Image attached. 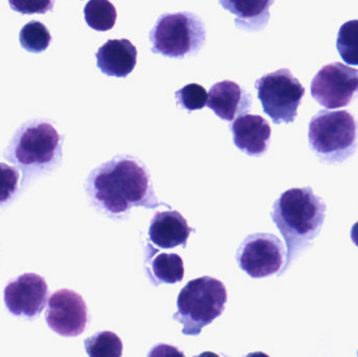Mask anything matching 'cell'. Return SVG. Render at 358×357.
I'll return each mask as SVG.
<instances>
[{"label":"cell","mask_w":358,"mask_h":357,"mask_svg":"<svg viewBox=\"0 0 358 357\" xmlns=\"http://www.w3.org/2000/svg\"><path fill=\"white\" fill-rule=\"evenodd\" d=\"M85 190L94 207L111 217H122L134 207L167 205L157 201L146 166L130 155H117L92 170Z\"/></svg>","instance_id":"obj_1"},{"label":"cell","mask_w":358,"mask_h":357,"mask_svg":"<svg viewBox=\"0 0 358 357\" xmlns=\"http://www.w3.org/2000/svg\"><path fill=\"white\" fill-rule=\"evenodd\" d=\"M271 218L287 245V264L319 236L326 218V205L310 187L282 193L275 201Z\"/></svg>","instance_id":"obj_2"},{"label":"cell","mask_w":358,"mask_h":357,"mask_svg":"<svg viewBox=\"0 0 358 357\" xmlns=\"http://www.w3.org/2000/svg\"><path fill=\"white\" fill-rule=\"evenodd\" d=\"M309 145L326 163H343L358 146V122L347 110H321L309 123Z\"/></svg>","instance_id":"obj_3"},{"label":"cell","mask_w":358,"mask_h":357,"mask_svg":"<svg viewBox=\"0 0 358 357\" xmlns=\"http://www.w3.org/2000/svg\"><path fill=\"white\" fill-rule=\"evenodd\" d=\"M227 301V289L221 281L201 277L189 281L178 295V312L173 319L182 323L183 335H198L204 326L222 314Z\"/></svg>","instance_id":"obj_4"},{"label":"cell","mask_w":358,"mask_h":357,"mask_svg":"<svg viewBox=\"0 0 358 357\" xmlns=\"http://www.w3.org/2000/svg\"><path fill=\"white\" fill-rule=\"evenodd\" d=\"M152 52L169 58L183 59L199 52L206 42V27L191 12L163 14L149 34Z\"/></svg>","instance_id":"obj_5"},{"label":"cell","mask_w":358,"mask_h":357,"mask_svg":"<svg viewBox=\"0 0 358 357\" xmlns=\"http://www.w3.org/2000/svg\"><path fill=\"white\" fill-rule=\"evenodd\" d=\"M60 153V134L52 124L37 121L17 131L6 149V157L24 169L48 167Z\"/></svg>","instance_id":"obj_6"},{"label":"cell","mask_w":358,"mask_h":357,"mask_svg":"<svg viewBox=\"0 0 358 357\" xmlns=\"http://www.w3.org/2000/svg\"><path fill=\"white\" fill-rule=\"evenodd\" d=\"M255 86L263 111L273 123L279 125L294 122L305 96V87L289 69L282 68L267 73L257 80Z\"/></svg>","instance_id":"obj_7"},{"label":"cell","mask_w":358,"mask_h":357,"mask_svg":"<svg viewBox=\"0 0 358 357\" xmlns=\"http://www.w3.org/2000/svg\"><path fill=\"white\" fill-rule=\"evenodd\" d=\"M310 90L326 109L348 106L358 96V69L341 62L325 65L313 78Z\"/></svg>","instance_id":"obj_8"},{"label":"cell","mask_w":358,"mask_h":357,"mask_svg":"<svg viewBox=\"0 0 358 357\" xmlns=\"http://www.w3.org/2000/svg\"><path fill=\"white\" fill-rule=\"evenodd\" d=\"M285 259L283 243L275 235L246 237L237 253L240 268L252 278H265L281 270Z\"/></svg>","instance_id":"obj_9"},{"label":"cell","mask_w":358,"mask_h":357,"mask_svg":"<svg viewBox=\"0 0 358 357\" xmlns=\"http://www.w3.org/2000/svg\"><path fill=\"white\" fill-rule=\"evenodd\" d=\"M45 320L54 333L62 337H78L87 325V306L79 293L61 289L50 296Z\"/></svg>","instance_id":"obj_10"},{"label":"cell","mask_w":358,"mask_h":357,"mask_svg":"<svg viewBox=\"0 0 358 357\" xmlns=\"http://www.w3.org/2000/svg\"><path fill=\"white\" fill-rule=\"evenodd\" d=\"M46 281L36 274H24L8 283L4 289L6 309L15 316L33 319L48 303Z\"/></svg>","instance_id":"obj_11"},{"label":"cell","mask_w":358,"mask_h":357,"mask_svg":"<svg viewBox=\"0 0 358 357\" xmlns=\"http://www.w3.org/2000/svg\"><path fill=\"white\" fill-rule=\"evenodd\" d=\"M206 106L219 119L231 122L236 117L248 115L252 108V96L239 84L225 80L210 87Z\"/></svg>","instance_id":"obj_12"},{"label":"cell","mask_w":358,"mask_h":357,"mask_svg":"<svg viewBox=\"0 0 358 357\" xmlns=\"http://www.w3.org/2000/svg\"><path fill=\"white\" fill-rule=\"evenodd\" d=\"M231 131L235 146L248 156L258 157L266 153L271 128L261 115H241L231 124Z\"/></svg>","instance_id":"obj_13"},{"label":"cell","mask_w":358,"mask_h":357,"mask_svg":"<svg viewBox=\"0 0 358 357\" xmlns=\"http://www.w3.org/2000/svg\"><path fill=\"white\" fill-rule=\"evenodd\" d=\"M96 66L108 77L126 78L138 62V50L128 39H110L99 48Z\"/></svg>","instance_id":"obj_14"},{"label":"cell","mask_w":358,"mask_h":357,"mask_svg":"<svg viewBox=\"0 0 358 357\" xmlns=\"http://www.w3.org/2000/svg\"><path fill=\"white\" fill-rule=\"evenodd\" d=\"M192 232L194 228H189L179 212H157L151 220L149 237L162 249H173L179 245L185 247Z\"/></svg>","instance_id":"obj_15"},{"label":"cell","mask_w":358,"mask_h":357,"mask_svg":"<svg viewBox=\"0 0 358 357\" xmlns=\"http://www.w3.org/2000/svg\"><path fill=\"white\" fill-rule=\"evenodd\" d=\"M88 27L99 31L113 29L117 21L115 6L108 0H90L84 8Z\"/></svg>","instance_id":"obj_16"},{"label":"cell","mask_w":358,"mask_h":357,"mask_svg":"<svg viewBox=\"0 0 358 357\" xmlns=\"http://www.w3.org/2000/svg\"><path fill=\"white\" fill-rule=\"evenodd\" d=\"M85 350L90 357H122L123 343L115 333L102 331L86 340Z\"/></svg>","instance_id":"obj_17"},{"label":"cell","mask_w":358,"mask_h":357,"mask_svg":"<svg viewBox=\"0 0 358 357\" xmlns=\"http://www.w3.org/2000/svg\"><path fill=\"white\" fill-rule=\"evenodd\" d=\"M153 274L157 280L164 283L180 282L185 276L183 261L176 254H161L152 263Z\"/></svg>","instance_id":"obj_18"},{"label":"cell","mask_w":358,"mask_h":357,"mask_svg":"<svg viewBox=\"0 0 358 357\" xmlns=\"http://www.w3.org/2000/svg\"><path fill=\"white\" fill-rule=\"evenodd\" d=\"M336 48L349 65H358V20H350L341 27Z\"/></svg>","instance_id":"obj_19"},{"label":"cell","mask_w":358,"mask_h":357,"mask_svg":"<svg viewBox=\"0 0 358 357\" xmlns=\"http://www.w3.org/2000/svg\"><path fill=\"white\" fill-rule=\"evenodd\" d=\"M19 39L21 46L27 52H41L50 45L52 36L43 23L31 21L21 29Z\"/></svg>","instance_id":"obj_20"},{"label":"cell","mask_w":358,"mask_h":357,"mask_svg":"<svg viewBox=\"0 0 358 357\" xmlns=\"http://www.w3.org/2000/svg\"><path fill=\"white\" fill-rule=\"evenodd\" d=\"M178 106L185 110H200L208 103V92L204 89L203 86L199 84L191 83L178 90L176 94Z\"/></svg>","instance_id":"obj_21"},{"label":"cell","mask_w":358,"mask_h":357,"mask_svg":"<svg viewBox=\"0 0 358 357\" xmlns=\"http://www.w3.org/2000/svg\"><path fill=\"white\" fill-rule=\"evenodd\" d=\"M20 175L16 168L0 163V203L10 201L17 189Z\"/></svg>","instance_id":"obj_22"},{"label":"cell","mask_w":358,"mask_h":357,"mask_svg":"<svg viewBox=\"0 0 358 357\" xmlns=\"http://www.w3.org/2000/svg\"><path fill=\"white\" fill-rule=\"evenodd\" d=\"M148 357H185V354L174 346L159 344L149 352Z\"/></svg>","instance_id":"obj_23"},{"label":"cell","mask_w":358,"mask_h":357,"mask_svg":"<svg viewBox=\"0 0 358 357\" xmlns=\"http://www.w3.org/2000/svg\"><path fill=\"white\" fill-rule=\"evenodd\" d=\"M351 239H352L353 243L358 247V221L351 228Z\"/></svg>","instance_id":"obj_24"},{"label":"cell","mask_w":358,"mask_h":357,"mask_svg":"<svg viewBox=\"0 0 358 357\" xmlns=\"http://www.w3.org/2000/svg\"><path fill=\"white\" fill-rule=\"evenodd\" d=\"M246 357H271L267 356L266 354H263V352H252V354H248Z\"/></svg>","instance_id":"obj_25"},{"label":"cell","mask_w":358,"mask_h":357,"mask_svg":"<svg viewBox=\"0 0 358 357\" xmlns=\"http://www.w3.org/2000/svg\"><path fill=\"white\" fill-rule=\"evenodd\" d=\"M194 357H220V356H219L218 354H213V352H203V354H200V356H194Z\"/></svg>","instance_id":"obj_26"},{"label":"cell","mask_w":358,"mask_h":357,"mask_svg":"<svg viewBox=\"0 0 358 357\" xmlns=\"http://www.w3.org/2000/svg\"><path fill=\"white\" fill-rule=\"evenodd\" d=\"M357 357H358V351H357Z\"/></svg>","instance_id":"obj_27"}]
</instances>
